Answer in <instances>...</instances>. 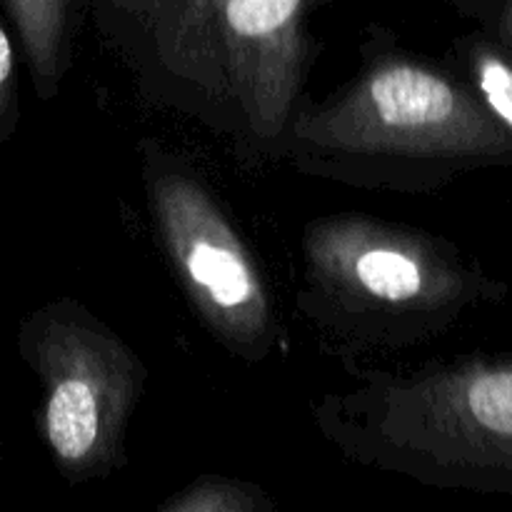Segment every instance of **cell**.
<instances>
[{
    "instance_id": "6da1fadb",
    "label": "cell",
    "mask_w": 512,
    "mask_h": 512,
    "mask_svg": "<svg viewBox=\"0 0 512 512\" xmlns=\"http://www.w3.org/2000/svg\"><path fill=\"white\" fill-rule=\"evenodd\" d=\"M280 155L330 183L438 193L460 175L512 168V130L465 75L380 53L325 100L300 105Z\"/></svg>"
},
{
    "instance_id": "7a4b0ae2",
    "label": "cell",
    "mask_w": 512,
    "mask_h": 512,
    "mask_svg": "<svg viewBox=\"0 0 512 512\" xmlns=\"http://www.w3.org/2000/svg\"><path fill=\"white\" fill-rule=\"evenodd\" d=\"M313 423L343 458L420 485L512 495V355L350 368Z\"/></svg>"
},
{
    "instance_id": "3957f363",
    "label": "cell",
    "mask_w": 512,
    "mask_h": 512,
    "mask_svg": "<svg viewBox=\"0 0 512 512\" xmlns=\"http://www.w3.org/2000/svg\"><path fill=\"white\" fill-rule=\"evenodd\" d=\"M300 250V310L353 345L425 343L508 295L503 280L448 238L370 215L310 220Z\"/></svg>"
},
{
    "instance_id": "277c9868",
    "label": "cell",
    "mask_w": 512,
    "mask_h": 512,
    "mask_svg": "<svg viewBox=\"0 0 512 512\" xmlns=\"http://www.w3.org/2000/svg\"><path fill=\"white\" fill-rule=\"evenodd\" d=\"M315 0H185L155 63L230 108L260 150L278 153L303 105Z\"/></svg>"
},
{
    "instance_id": "5b68a950",
    "label": "cell",
    "mask_w": 512,
    "mask_h": 512,
    "mask_svg": "<svg viewBox=\"0 0 512 512\" xmlns=\"http://www.w3.org/2000/svg\"><path fill=\"white\" fill-rule=\"evenodd\" d=\"M18 353L43 390L38 423L58 473L85 483L125 468V433L148 380L140 355L73 298L33 310Z\"/></svg>"
},
{
    "instance_id": "8992f818",
    "label": "cell",
    "mask_w": 512,
    "mask_h": 512,
    "mask_svg": "<svg viewBox=\"0 0 512 512\" xmlns=\"http://www.w3.org/2000/svg\"><path fill=\"white\" fill-rule=\"evenodd\" d=\"M143 183L165 258L220 345L260 363L280 340L263 273L210 185L175 153L143 143Z\"/></svg>"
},
{
    "instance_id": "52a82bcc",
    "label": "cell",
    "mask_w": 512,
    "mask_h": 512,
    "mask_svg": "<svg viewBox=\"0 0 512 512\" xmlns=\"http://www.w3.org/2000/svg\"><path fill=\"white\" fill-rule=\"evenodd\" d=\"M13 23L30 80L40 100L63 88L73 65V35L78 28L80 0H0Z\"/></svg>"
},
{
    "instance_id": "ba28073f",
    "label": "cell",
    "mask_w": 512,
    "mask_h": 512,
    "mask_svg": "<svg viewBox=\"0 0 512 512\" xmlns=\"http://www.w3.org/2000/svg\"><path fill=\"white\" fill-rule=\"evenodd\" d=\"M275 503L265 490L225 475H200L158 505L160 512H268Z\"/></svg>"
},
{
    "instance_id": "9c48e42d",
    "label": "cell",
    "mask_w": 512,
    "mask_h": 512,
    "mask_svg": "<svg viewBox=\"0 0 512 512\" xmlns=\"http://www.w3.org/2000/svg\"><path fill=\"white\" fill-rule=\"evenodd\" d=\"M103 5L115 18V25L133 30L135 38L155 55L178 20L185 0H103Z\"/></svg>"
},
{
    "instance_id": "30bf717a",
    "label": "cell",
    "mask_w": 512,
    "mask_h": 512,
    "mask_svg": "<svg viewBox=\"0 0 512 512\" xmlns=\"http://www.w3.org/2000/svg\"><path fill=\"white\" fill-rule=\"evenodd\" d=\"M20 123L18 55L10 30L0 18V143H8Z\"/></svg>"
},
{
    "instance_id": "8fae6325",
    "label": "cell",
    "mask_w": 512,
    "mask_h": 512,
    "mask_svg": "<svg viewBox=\"0 0 512 512\" xmlns=\"http://www.w3.org/2000/svg\"><path fill=\"white\" fill-rule=\"evenodd\" d=\"M488 38V35H485ZM493 43V48L498 53L490 55L488 68L495 70L493 80H478L473 85L483 93V98L488 100L490 108L503 118V123L512 130V45L495 43L493 38H488Z\"/></svg>"
},
{
    "instance_id": "7c38bea8",
    "label": "cell",
    "mask_w": 512,
    "mask_h": 512,
    "mask_svg": "<svg viewBox=\"0 0 512 512\" xmlns=\"http://www.w3.org/2000/svg\"><path fill=\"white\" fill-rule=\"evenodd\" d=\"M460 15L475 20L483 35L512 45V0H450Z\"/></svg>"
}]
</instances>
